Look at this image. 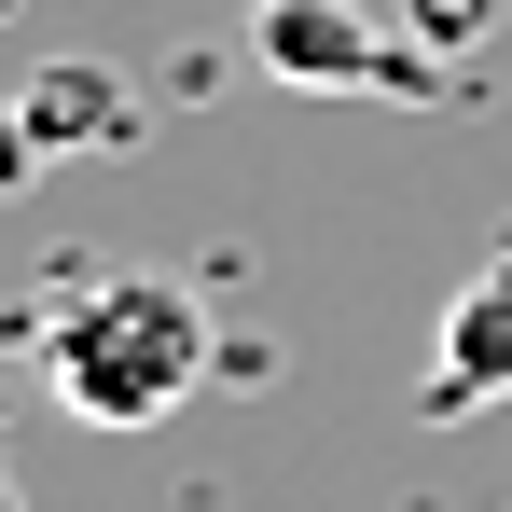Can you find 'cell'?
Here are the masks:
<instances>
[{
  "label": "cell",
  "instance_id": "obj_1",
  "mask_svg": "<svg viewBox=\"0 0 512 512\" xmlns=\"http://www.w3.org/2000/svg\"><path fill=\"white\" fill-rule=\"evenodd\" d=\"M14 346L84 429H167L208 374V305L153 263H70L14 305Z\"/></svg>",
  "mask_w": 512,
  "mask_h": 512
},
{
  "label": "cell",
  "instance_id": "obj_2",
  "mask_svg": "<svg viewBox=\"0 0 512 512\" xmlns=\"http://www.w3.org/2000/svg\"><path fill=\"white\" fill-rule=\"evenodd\" d=\"M250 56L291 97H402V111L443 97V56L416 28H374L360 0H250Z\"/></svg>",
  "mask_w": 512,
  "mask_h": 512
},
{
  "label": "cell",
  "instance_id": "obj_3",
  "mask_svg": "<svg viewBox=\"0 0 512 512\" xmlns=\"http://www.w3.org/2000/svg\"><path fill=\"white\" fill-rule=\"evenodd\" d=\"M416 402H429L443 429L485 416V402H512V250L457 277V305H443V333H429V388H416Z\"/></svg>",
  "mask_w": 512,
  "mask_h": 512
},
{
  "label": "cell",
  "instance_id": "obj_4",
  "mask_svg": "<svg viewBox=\"0 0 512 512\" xmlns=\"http://www.w3.org/2000/svg\"><path fill=\"white\" fill-rule=\"evenodd\" d=\"M14 125H28V153H111V139H139V97L111 84V70L70 56V70H42V84H28Z\"/></svg>",
  "mask_w": 512,
  "mask_h": 512
},
{
  "label": "cell",
  "instance_id": "obj_5",
  "mask_svg": "<svg viewBox=\"0 0 512 512\" xmlns=\"http://www.w3.org/2000/svg\"><path fill=\"white\" fill-rule=\"evenodd\" d=\"M402 28H416L429 56H443V70H457V56H471V42H485V28H499V0H402Z\"/></svg>",
  "mask_w": 512,
  "mask_h": 512
},
{
  "label": "cell",
  "instance_id": "obj_6",
  "mask_svg": "<svg viewBox=\"0 0 512 512\" xmlns=\"http://www.w3.org/2000/svg\"><path fill=\"white\" fill-rule=\"evenodd\" d=\"M0 512H28V499H14V471H0Z\"/></svg>",
  "mask_w": 512,
  "mask_h": 512
},
{
  "label": "cell",
  "instance_id": "obj_7",
  "mask_svg": "<svg viewBox=\"0 0 512 512\" xmlns=\"http://www.w3.org/2000/svg\"><path fill=\"white\" fill-rule=\"evenodd\" d=\"M0 14H14V0H0Z\"/></svg>",
  "mask_w": 512,
  "mask_h": 512
}]
</instances>
